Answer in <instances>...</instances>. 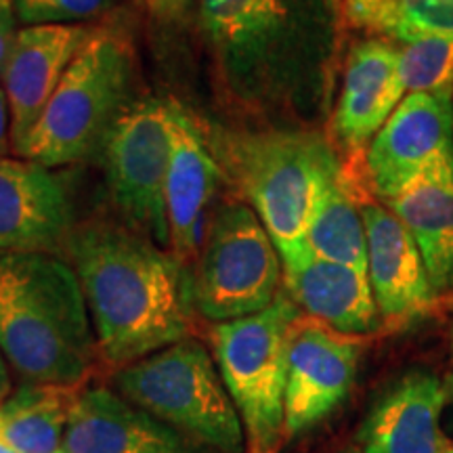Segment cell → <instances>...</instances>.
I'll return each mask as SVG.
<instances>
[{"label": "cell", "instance_id": "cell-33", "mask_svg": "<svg viewBox=\"0 0 453 453\" xmlns=\"http://www.w3.org/2000/svg\"><path fill=\"white\" fill-rule=\"evenodd\" d=\"M336 453H361V451L357 449V447H344V449H340Z\"/></svg>", "mask_w": 453, "mask_h": 453}, {"label": "cell", "instance_id": "cell-24", "mask_svg": "<svg viewBox=\"0 0 453 453\" xmlns=\"http://www.w3.org/2000/svg\"><path fill=\"white\" fill-rule=\"evenodd\" d=\"M393 41L453 38V0H395Z\"/></svg>", "mask_w": 453, "mask_h": 453}, {"label": "cell", "instance_id": "cell-5", "mask_svg": "<svg viewBox=\"0 0 453 453\" xmlns=\"http://www.w3.org/2000/svg\"><path fill=\"white\" fill-rule=\"evenodd\" d=\"M134 53L124 34L95 27L27 141L24 160L59 168L101 150L133 101Z\"/></svg>", "mask_w": 453, "mask_h": 453}, {"label": "cell", "instance_id": "cell-35", "mask_svg": "<svg viewBox=\"0 0 453 453\" xmlns=\"http://www.w3.org/2000/svg\"><path fill=\"white\" fill-rule=\"evenodd\" d=\"M443 453H453V441H449V445H447V447H445V449H443Z\"/></svg>", "mask_w": 453, "mask_h": 453}, {"label": "cell", "instance_id": "cell-14", "mask_svg": "<svg viewBox=\"0 0 453 453\" xmlns=\"http://www.w3.org/2000/svg\"><path fill=\"white\" fill-rule=\"evenodd\" d=\"M399 59L401 49L384 38H367L350 49L332 116V137L350 162L364 160L373 137L407 95Z\"/></svg>", "mask_w": 453, "mask_h": 453}, {"label": "cell", "instance_id": "cell-3", "mask_svg": "<svg viewBox=\"0 0 453 453\" xmlns=\"http://www.w3.org/2000/svg\"><path fill=\"white\" fill-rule=\"evenodd\" d=\"M0 350L27 384L87 387L99 350L70 260L0 252Z\"/></svg>", "mask_w": 453, "mask_h": 453}, {"label": "cell", "instance_id": "cell-18", "mask_svg": "<svg viewBox=\"0 0 453 453\" xmlns=\"http://www.w3.org/2000/svg\"><path fill=\"white\" fill-rule=\"evenodd\" d=\"M283 292L304 315L324 321L350 336H367L380 330L382 319L367 273L332 263L296 243L280 252Z\"/></svg>", "mask_w": 453, "mask_h": 453}, {"label": "cell", "instance_id": "cell-7", "mask_svg": "<svg viewBox=\"0 0 453 453\" xmlns=\"http://www.w3.org/2000/svg\"><path fill=\"white\" fill-rule=\"evenodd\" d=\"M300 311L281 290L260 313L214 324V361L240 413L246 453H280L286 441L288 344Z\"/></svg>", "mask_w": 453, "mask_h": 453}, {"label": "cell", "instance_id": "cell-30", "mask_svg": "<svg viewBox=\"0 0 453 453\" xmlns=\"http://www.w3.org/2000/svg\"><path fill=\"white\" fill-rule=\"evenodd\" d=\"M13 393V380H11V365L0 350V403Z\"/></svg>", "mask_w": 453, "mask_h": 453}, {"label": "cell", "instance_id": "cell-20", "mask_svg": "<svg viewBox=\"0 0 453 453\" xmlns=\"http://www.w3.org/2000/svg\"><path fill=\"white\" fill-rule=\"evenodd\" d=\"M384 206L420 248L434 294L453 288V162L422 174Z\"/></svg>", "mask_w": 453, "mask_h": 453}, {"label": "cell", "instance_id": "cell-25", "mask_svg": "<svg viewBox=\"0 0 453 453\" xmlns=\"http://www.w3.org/2000/svg\"><path fill=\"white\" fill-rule=\"evenodd\" d=\"M21 27L87 24L110 13L116 0H9Z\"/></svg>", "mask_w": 453, "mask_h": 453}, {"label": "cell", "instance_id": "cell-36", "mask_svg": "<svg viewBox=\"0 0 453 453\" xmlns=\"http://www.w3.org/2000/svg\"><path fill=\"white\" fill-rule=\"evenodd\" d=\"M59 453H67V451H64V449H61V451H59Z\"/></svg>", "mask_w": 453, "mask_h": 453}, {"label": "cell", "instance_id": "cell-27", "mask_svg": "<svg viewBox=\"0 0 453 453\" xmlns=\"http://www.w3.org/2000/svg\"><path fill=\"white\" fill-rule=\"evenodd\" d=\"M17 32H19V19H17L13 7L9 0H0V81H3L4 65H7Z\"/></svg>", "mask_w": 453, "mask_h": 453}, {"label": "cell", "instance_id": "cell-32", "mask_svg": "<svg viewBox=\"0 0 453 453\" xmlns=\"http://www.w3.org/2000/svg\"><path fill=\"white\" fill-rule=\"evenodd\" d=\"M443 388H445L447 399L453 401V372H451V373H447V378L443 380Z\"/></svg>", "mask_w": 453, "mask_h": 453}, {"label": "cell", "instance_id": "cell-31", "mask_svg": "<svg viewBox=\"0 0 453 453\" xmlns=\"http://www.w3.org/2000/svg\"><path fill=\"white\" fill-rule=\"evenodd\" d=\"M443 430H445V434H453V401H449V405L445 407Z\"/></svg>", "mask_w": 453, "mask_h": 453}, {"label": "cell", "instance_id": "cell-17", "mask_svg": "<svg viewBox=\"0 0 453 453\" xmlns=\"http://www.w3.org/2000/svg\"><path fill=\"white\" fill-rule=\"evenodd\" d=\"M67 453H217L107 387H84L65 428Z\"/></svg>", "mask_w": 453, "mask_h": 453}, {"label": "cell", "instance_id": "cell-16", "mask_svg": "<svg viewBox=\"0 0 453 453\" xmlns=\"http://www.w3.org/2000/svg\"><path fill=\"white\" fill-rule=\"evenodd\" d=\"M367 234V277L384 326L403 327L433 307L434 294L420 248L405 225L376 202H361Z\"/></svg>", "mask_w": 453, "mask_h": 453}, {"label": "cell", "instance_id": "cell-4", "mask_svg": "<svg viewBox=\"0 0 453 453\" xmlns=\"http://www.w3.org/2000/svg\"><path fill=\"white\" fill-rule=\"evenodd\" d=\"M217 154L277 252L304 242L326 185L344 168L332 141L313 128L220 133Z\"/></svg>", "mask_w": 453, "mask_h": 453}, {"label": "cell", "instance_id": "cell-6", "mask_svg": "<svg viewBox=\"0 0 453 453\" xmlns=\"http://www.w3.org/2000/svg\"><path fill=\"white\" fill-rule=\"evenodd\" d=\"M113 390L185 437L217 453H246L240 413L217 361L185 338L113 372Z\"/></svg>", "mask_w": 453, "mask_h": 453}, {"label": "cell", "instance_id": "cell-34", "mask_svg": "<svg viewBox=\"0 0 453 453\" xmlns=\"http://www.w3.org/2000/svg\"><path fill=\"white\" fill-rule=\"evenodd\" d=\"M0 453H17V451H15V449H11V447H7V445L0 443Z\"/></svg>", "mask_w": 453, "mask_h": 453}, {"label": "cell", "instance_id": "cell-26", "mask_svg": "<svg viewBox=\"0 0 453 453\" xmlns=\"http://www.w3.org/2000/svg\"><path fill=\"white\" fill-rule=\"evenodd\" d=\"M344 17L357 27L393 36L395 30V0H340Z\"/></svg>", "mask_w": 453, "mask_h": 453}, {"label": "cell", "instance_id": "cell-28", "mask_svg": "<svg viewBox=\"0 0 453 453\" xmlns=\"http://www.w3.org/2000/svg\"><path fill=\"white\" fill-rule=\"evenodd\" d=\"M194 0H145L150 13L160 21H177L189 11Z\"/></svg>", "mask_w": 453, "mask_h": 453}, {"label": "cell", "instance_id": "cell-29", "mask_svg": "<svg viewBox=\"0 0 453 453\" xmlns=\"http://www.w3.org/2000/svg\"><path fill=\"white\" fill-rule=\"evenodd\" d=\"M11 154H13V143H11V111L7 95H4L3 84H0V157Z\"/></svg>", "mask_w": 453, "mask_h": 453}, {"label": "cell", "instance_id": "cell-11", "mask_svg": "<svg viewBox=\"0 0 453 453\" xmlns=\"http://www.w3.org/2000/svg\"><path fill=\"white\" fill-rule=\"evenodd\" d=\"M364 338L300 313L288 344L286 439L324 422L353 388Z\"/></svg>", "mask_w": 453, "mask_h": 453}, {"label": "cell", "instance_id": "cell-15", "mask_svg": "<svg viewBox=\"0 0 453 453\" xmlns=\"http://www.w3.org/2000/svg\"><path fill=\"white\" fill-rule=\"evenodd\" d=\"M72 234L70 196L53 170L0 157V252L59 254Z\"/></svg>", "mask_w": 453, "mask_h": 453}, {"label": "cell", "instance_id": "cell-8", "mask_svg": "<svg viewBox=\"0 0 453 453\" xmlns=\"http://www.w3.org/2000/svg\"><path fill=\"white\" fill-rule=\"evenodd\" d=\"M283 269L269 231L250 203H220L189 269L191 307L214 324L260 313L281 294Z\"/></svg>", "mask_w": 453, "mask_h": 453}, {"label": "cell", "instance_id": "cell-13", "mask_svg": "<svg viewBox=\"0 0 453 453\" xmlns=\"http://www.w3.org/2000/svg\"><path fill=\"white\" fill-rule=\"evenodd\" d=\"M225 173L206 130L183 107L173 110V150L166 180L168 250L187 269L194 267L208 226V211Z\"/></svg>", "mask_w": 453, "mask_h": 453}, {"label": "cell", "instance_id": "cell-9", "mask_svg": "<svg viewBox=\"0 0 453 453\" xmlns=\"http://www.w3.org/2000/svg\"><path fill=\"white\" fill-rule=\"evenodd\" d=\"M174 104L139 99L118 118L101 145L105 180L128 226L168 248L166 180Z\"/></svg>", "mask_w": 453, "mask_h": 453}, {"label": "cell", "instance_id": "cell-23", "mask_svg": "<svg viewBox=\"0 0 453 453\" xmlns=\"http://www.w3.org/2000/svg\"><path fill=\"white\" fill-rule=\"evenodd\" d=\"M399 70L407 93H453V38L403 44Z\"/></svg>", "mask_w": 453, "mask_h": 453}, {"label": "cell", "instance_id": "cell-19", "mask_svg": "<svg viewBox=\"0 0 453 453\" xmlns=\"http://www.w3.org/2000/svg\"><path fill=\"white\" fill-rule=\"evenodd\" d=\"M449 403L443 382L426 370H411L378 396L361 424V453H443L449 445L443 413Z\"/></svg>", "mask_w": 453, "mask_h": 453}, {"label": "cell", "instance_id": "cell-1", "mask_svg": "<svg viewBox=\"0 0 453 453\" xmlns=\"http://www.w3.org/2000/svg\"><path fill=\"white\" fill-rule=\"evenodd\" d=\"M225 97L258 116L315 120L330 99L340 0H197Z\"/></svg>", "mask_w": 453, "mask_h": 453}, {"label": "cell", "instance_id": "cell-2", "mask_svg": "<svg viewBox=\"0 0 453 453\" xmlns=\"http://www.w3.org/2000/svg\"><path fill=\"white\" fill-rule=\"evenodd\" d=\"M81 280L99 361L113 372L191 338L189 273L128 225L90 220L65 246Z\"/></svg>", "mask_w": 453, "mask_h": 453}, {"label": "cell", "instance_id": "cell-12", "mask_svg": "<svg viewBox=\"0 0 453 453\" xmlns=\"http://www.w3.org/2000/svg\"><path fill=\"white\" fill-rule=\"evenodd\" d=\"M93 30L87 24H59L27 26L17 32L0 81L9 101L11 143L17 157L24 154L67 67L93 36Z\"/></svg>", "mask_w": 453, "mask_h": 453}, {"label": "cell", "instance_id": "cell-10", "mask_svg": "<svg viewBox=\"0 0 453 453\" xmlns=\"http://www.w3.org/2000/svg\"><path fill=\"white\" fill-rule=\"evenodd\" d=\"M447 162H453V93H407L367 147L365 183L387 203Z\"/></svg>", "mask_w": 453, "mask_h": 453}, {"label": "cell", "instance_id": "cell-21", "mask_svg": "<svg viewBox=\"0 0 453 453\" xmlns=\"http://www.w3.org/2000/svg\"><path fill=\"white\" fill-rule=\"evenodd\" d=\"M84 387L24 384L0 403V443L17 453H59Z\"/></svg>", "mask_w": 453, "mask_h": 453}, {"label": "cell", "instance_id": "cell-22", "mask_svg": "<svg viewBox=\"0 0 453 453\" xmlns=\"http://www.w3.org/2000/svg\"><path fill=\"white\" fill-rule=\"evenodd\" d=\"M342 168L326 185L309 220L304 242L317 257L367 273V234L359 189Z\"/></svg>", "mask_w": 453, "mask_h": 453}]
</instances>
